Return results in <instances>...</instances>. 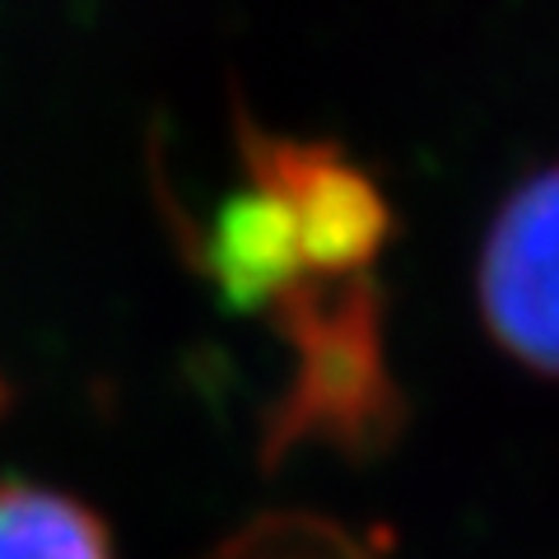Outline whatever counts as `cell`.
I'll return each mask as SVG.
<instances>
[{
    "label": "cell",
    "mask_w": 559,
    "mask_h": 559,
    "mask_svg": "<svg viewBox=\"0 0 559 559\" xmlns=\"http://www.w3.org/2000/svg\"><path fill=\"white\" fill-rule=\"evenodd\" d=\"M476 299L499 349L522 369L559 378V164L518 182L495 210Z\"/></svg>",
    "instance_id": "cell-1"
},
{
    "label": "cell",
    "mask_w": 559,
    "mask_h": 559,
    "mask_svg": "<svg viewBox=\"0 0 559 559\" xmlns=\"http://www.w3.org/2000/svg\"><path fill=\"white\" fill-rule=\"evenodd\" d=\"M0 559H112L103 522L47 485H0Z\"/></svg>",
    "instance_id": "cell-2"
}]
</instances>
